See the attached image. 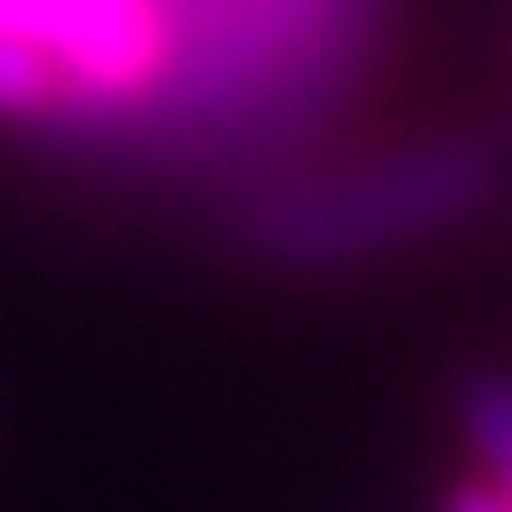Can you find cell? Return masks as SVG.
I'll list each match as a JSON object with an SVG mask.
<instances>
[{
    "instance_id": "cell-1",
    "label": "cell",
    "mask_w": 512,
    "mask_h": 512,
    "mask_svg": "<svg viewBox=\"0 0 512 512\" xmlns=\"http://www.w3.org/2000/svg\"><path fill=\"white\" fill-rule=\"evenodd\" d=\"M171 72L143 114L157 136H285L363 64L384 0H164Z\"/></svg>"
},
{
    "instance_id": "cell-4",
    "label": "cell",
    "mask_w": 512,
    "mask_h": 512,
    "mask_svg": "<svg viewBox=\"0 0 512 512\" xmlns=\"http://www.w3.org/2000/svg\"><path fill=\"white\" fill-rule=\"evenodd\" d=\"M64 114H72V93H64L57 64L15 36H0V121H22V128H64Z\"/></svg>"
},
{
    "instance_id": "cell-3",
    "label": "cell",
    "mask_w": 512,
    "mask_h": 512,
    "mask_svg": "<svg viewBox=\"0 0 512 512\" xmlns=\"http://www.w3.org/2000/svg\"><path fill=\"white\" fill-rule=\"evenodd\" d=\"M463 434L484 463V491L512 512V370H470L463 377Z\"/></svg>"
},
{
    "instance_id": "cell-2",
    "label": "cell",
    "mask_w": 512,
    "mask_h": 512,
    "mask_svg": "<svg viewBox=\"0 0 512 512\" xmlns=\"http://www.w3.org/2000/svg\"><path fill=\"white\" fill-rule=\"evenodd\" d=\"M498 157L470 136L377 150L342 171H299L242 207V242L278 271H349L434 242L491 207Z\"/></svg>"
},
{
    "instance_id": "cell-5",
    "label": "cell",
    "mask_w": 512,
    "mask_h": 512,
    "mask_svg": "<svg viewBox=\"0 0 512 512\" xmlns=\"http://www.w3.org/2000/svg\"><path fill=\"white\" fill-rule=\"evenodd\" d=\"M448 512H505V505H498V498H491L484 484H463L456 498H448Z\"/></svg>"
}]
</instances>
